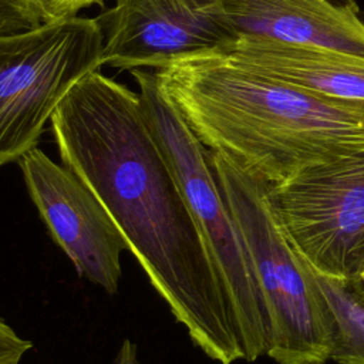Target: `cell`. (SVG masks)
<instances>
[{
    "instance_id": "cell-1",
    "label": "cell",
    "mask_w": 364,
    "mask_h": 364,
    "mask_svg": "<svg viewBox=\"0 0 364 364\" xmlns=\"http://www.w3.org/2000/svg\"><path fill=\"white\" fill-rule=\"evenodd\" d=\"M50 122L63 164L102 203L195 346L219 364L245 360L230 299L139 94L95 70Z\"/></svg>"
},
{
    "instance_id": "cell-2",
    "label": "cell",
    "mask_w": 364,
    "mask_h": 364,
    "mask_svg": "<svg viewBox=\"0 0 364 364\" xmlns=\"http://www.w3.org/2000/svg\"><path fill=\"white\" fill-rule=\"evenodd\" d=\"M154 71L209 151L270 185L364 149V104L282 82L223 50Z\"/></svg>"
},
{
    "instance_id": "cell-3",
    "label": "cell",
    "mask_w": 364,
    "mask_h": 364,
    "mask_svg": "<svg viewBox=\"0 0 364 364\" xmlns=\"http://www.w3.org/2000/svg\"><path fill=\"white\" fill-rule=\"evenodd\" d=\"M212 166L243 237L269 320L266 355L277 364H326L334 317L314 269L293 245L272 185L210 151Z\"/></svg>"
},
{
    "instance_id": "cell-4",
    "label": "cell",
    "mask_w": 364,
    "mask_h": 364,
    "mask_svg": "<svg viewBox=\"0 0 364 364\" xmlns=\"http://www.w3.org/2000/svg\"><path fill=\"white\" fill-rule=\"evenodd\" d=\"M141 105L193 213L230 299L246 361L269 348V320L240 230L218 183L210 151L161 90L155 71L132 68Z\"/></svg>"
},
{
    "instance_id": "cell-5",
    "label": "cell",
    "mask_w": 364,
    "mask_h": 364,
    "mask_svg": "<svg viewBox=\"0 0 364 364\" xmlns=\"http://www.w3.org/2000/svg\"><path fill=\"white\" fill-rule=\"evenodd\" d=\"M95 18L70 17L0 34V166L37 146L67 92L102 64Z\"/></svg>"
},
{
    "instance_id": "cell-6",
    "label": "cell",
    "mask_w": 364,
    "mask_h": 364,
    "mask_svg": "<svg viewBox=\"0 0 364 364\" xmlns=\"http://www.w3.org/2000/svg\"><path fill=\"white\" fill-rule=\"evenodd\" d=\"M284 228L321 276L353 286L364 274V149L272 185Z\"/></svg>"
},
{
    "instance_id": "cell-7",
    "label": "cell",
    "mask_w": 364,
    "mask_h": 364,
    "mask_svg": "<svg viewBox=\"0 0 364 364\" xmlns=\"http://www.w3.org/2000/svg\"><path fill=\"white\" fill-rule=\"evenodd\" d=\"M95 20L104 33L102 64L119 70H158L235 41L222 0H115Z\"/></svg>"
},
{
    "instance_id": "cell-8",
    "label": "cell",
    "mask_w": 364,
    "mask_h": 364,
    "mask_svg": "<svg viewBox=\"0 0 364 364\" xmlns=\"http://www.w3.org/2000/svg\"><path fill=\"white\" fill-rule=\"evenodd\" d=\"M27 192L50 236L78 274L109 294L118 291L125 242L94 192L40 148L18 161Z\"/></svg>"
},
{
    "instance_id": "cell-9",
    "label": "cell",
    "mask_w": 364,
    "mask_h": 364,
    "mask_svg": "<svg viewBox=\"0 0 364 364\" xmlns=\"http://www.w3.org/2000/svg\"><path fill=\"white\" fill-rule=\"evenodd\" d=\"M222 13L235 40L267 38L364 57V21L351 0H222Z\"/></svg>"
},
{
    "instance_id": "cell-10",
    "label": "cell",
    "mask_w": 364,
    "mask_h": 364,
    "mask_svg": "<svg viewBox=\"0 0 364 364\" xmlns=\"http://www.w3.org/2000/svg\"><path fill=\"white\" fill-rule=\"evenodd\" d=\"M223 51L250 68L320 97L364 104V57L267 38H236Z\"/></svg>"
},
{
    "instance_id": "cell-11",
    "label": "cell",
    "mask_w": 364,
    "mask_h": 364,
    "mask_svg": "<svg viewBox=\"0 0 364 364\" xmlns=\"http://www.w3.org/2000/svg\"><path fill=\"white\" fill-rule=\"evenodd\" d=\"M316 277L334 317L330 360L338 364H364V303L348 286L317 272Z\"/></svg>"
},
{
    "instance_id": "cell-12",
    "label": "cell",
    "mask_w": 364,
    "mask_h": 364,
    "mask_svg": "<svg viewBox=\"0 0 364 364\" xmlns=\"http://www.w3.org/2000/svg\"><path fill=\"white\" fill-rule=\"evenodd\" d=\"M28 0H0V34H13L40 26Z\"/></svg>"
},
{
    "instance_id": "cell-13",
    "label": "cell",
    "mask_w": 364,
    "mask_h": 364,
    "mask_svg": "<svg viewBox=\"0 0 364 364\" xmlns=\"http://www.w3.org/2000/svg\"><path fill=\"white\" fill-rule=\"evenodd\" d=\"M40 23L75 17L77 13L92 4L104 6L105 0H28Z\"/></svg>"
},
{
    "instance_id": "cell-14",
    "label": "cell",
    "mask_w": 364,
    "mask_h": 364,
    "mask_svg": "<svg viewBox=\"0 0 364 364\" xmlns=\"http://www.w3.org/2000/svg\"><path fill=\"white\" fill-rule=\"evenodd\" d=\"M31 347V341L20 337L0 318V364H20Z\"/></svg>"
},
{
    "instance_id": "cell-15",
    "label": "cell",
    "mask_w": 364,
    "mask_h": 364,
    "mask_svg": "<svg viewBox=\"0 0 364 364\" xmlns=\"http://www.w3.org/2000/svg\"><path fill=\"white\" fill-rule=\"evenodd\" d=\"M112 364H139L136 346L131 340H124Z\"/></svg>"
},
{
    "instance_id": "cell-16",
    "label": "cell",
    "mask_w": 364,
    "mask_h": 364,
    "mask_svg": "<svg viewBox=\"0 0 364 364\" xmlns=\"http://www.w3.org/2000/svg\"><path fill=\"white\" fill-rule=\"evenodd\" d=\"M350 289L360 297V300L364 303V274L360 280H357L353 286H350Z\"/></svg>"
}]
</instances>
